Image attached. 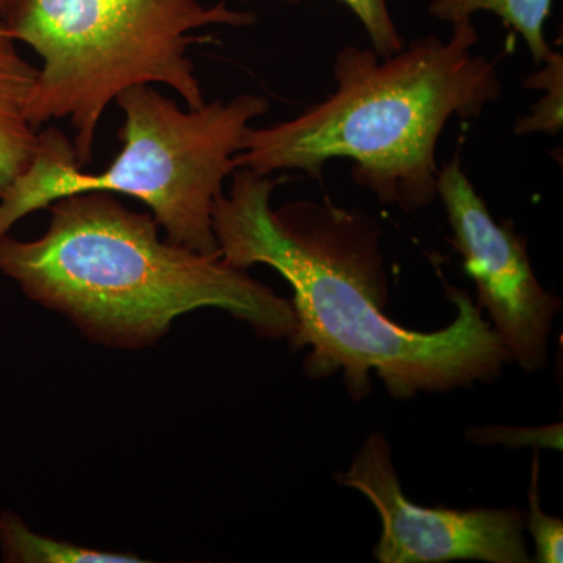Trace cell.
I'll use <instances>...</instances> for the list:
<instances>
[{"label": "cell", "instance_id": "30bf717a", "mask_svg": "<svg viewBox=\"0 0 563 563\" xmlns=\"http://www.w3.org/2000/svg\"><path fill=\"white\" fill-rule=\"evenodd\" d=\"M0 551L7 563H140L135 554L90 550L33 532L10 510L0 514Z\"/></svg>", "mask_w": 563, "mask_h": 563}, {"label": "cell", "instance_id": "5b68a950", "mask_svg": "<svg viewBox=\"0 0 563 563\" xmlns=\"http://www.w3.org/2000/svg\"><path fill=\"white\" fill-rule=\"evenodd\" d=\"M0 21L43 62L27 102L33 128L69 120L77 162L87 168L118 95L165 85L199 109L206 98L188 49L209 38L192 32L250 27L257 14L201 0H7Z\"/></svg>", "mask_w": 563, "mask_h": 563}, {"label": "cell", "instance_id": "4fadbf2b", "mask_svg": "<svg viewBox=\"0 0 563 563\" xmlns=\"http://www.w3.org/2000/svg\"><path fill=\"white\" fill-rule=\"evenodd\" d=\"M287 2H299V0H287ZM339 2L346 5L361 21L372 41L373 51L379 57H391L404 49L406 43L391 20L387 0H339Z\"/></svg>", "mask_w": 563, "mask_h": 563}, {"label": "cell", "instance_id": "ba28073f", "mask_svg": "<svg viewBox=\"0 0 563 563\" xmlns=\"http://www.w3.org/2000/svg\"><path fill=\"white\" fill-rule=\"evenodd\" d=\"M18 41L0 21V199L31 165L40 129L27 117L38 68L20 54Z\"/></svg>", "mask_w": 563, "mask_h": 563}, {"label": "cell", "instance_id": "7a4b0ae2", "mask_svg": "<svg viewBox=\"0 0 563 563\" xmlns=\"http://www.w3.org/2000/svg\"><path fill=\"white\" fill-rule=\"evenodd\" d=\"M47 231L24 242L0 236V273L47 309L69 318L88 339L110 346L157 342L180 314L224 310L265 339L296 332L290 299L229 265L162 240L150 213L91 191L52 202Z\"/></svg>", "mask_w": 563, "mask_h": 563}, {"label": "cell", "instance_id": "5bb4252c", "mask_svg": "<svg viewBox=\"0 0 563 563\" xmlns=\"http://www.w3.org/2000/svg\"><path fill=\"white\" fill-rule=\"evenodd\" d=\"M474 443L504 444V446H540L562 450V424L536 429L485 428L466 433Z\"/></svg>", "mask_w": 563, "mask_h": 563}, {"label": "cell", "instance_id": "277c9868", "mask_svg": "<svg viewBox=\"0 0 563 563\" xmlns=\"http://www.w3.org/2000/svg\"><path fill=\"white\" fill-rule=\"evenodd\" d=\"M114 102L124 113L122 147L101 173L79 165L65 133L40 129L31 165L0 199V236L57 199L103 191L143 202L169 242L202 254L220 252L211 210L236 169L233 158L244 133L268 113V99L239 95L184 110L151 85H136Z\"/></svg>", "mask_w": 563, "mask_h": 563}, {"label": "cell", "instance_id": "52a82bcc", "mask_svg": "<svg viewBox=\"0 0 563 563\" xmlns=\"http://www.w3.org/2000/svg\"><path fill=\"white\" fill-rule=\"evenodd\" d=\"M340 485L369 499L383 523L374 558L380 563L479 561L529 563L526 514L507 509H429L407 498L393 465L390 444L374 432L352 459Z\"/></svg>", "mask_w": 563, "mask_h": 563}, {"label": "cell", "instance_id": "3957f363", "mask_svg": "<svg viewBox=\"0 0 563 563\" xmlns=\"http://www.w3.org/2000/svg\"><path fill=\"white\" fill-rule=\"evenodd\" d=\"M477 43L465 20L448 41L424 36L387 58L344 47L333 60L336 90L291 120L247 129L235 168L321 180L325 163L350 158L352 179L377 201L426 209L437 199V144L448 121L476 120L501 98L498 66L474 55Z\"/></svg>", "mask_w": 563, "mask_h": 563}, {"label": "cell", "instance_id": "9a60e30c", "mask_svg": "<svg viewBox=\"0 0 563 563\" xmlns=\"http://www.w3.org/2000/svg\"><path fill=\"white\" fill-rule=\"evenodd\" d=\"M7 0H0V14H2L3 9H5Z\"/></svg>", "mask_w": 563, "mask_h": 563}, {"label": "cell", "instance_id": "6da1fadb", "mask_svg": "<svg viewBox=\"0 0 563 563\" xmlns=\"http://www.w3.org/2000/svg\"><path fill=\"white\" fill-rule=\"evenodd\" d=\"M273 179L236 168L228 195L211 210L214 239L229 265H266L291 285L292 351L310 346L303 369L313 379L343 373L355 401L383 379L391 398L490 384L510 362L501 340L468 292L444 284L457 314L440 331L404 329L385 314L388 277L383 229L369 214L324 201L273 210Z\"/></svg>", "mask_w": 563, "mask_h": 563}, {"label": "cell", "instance_id": "8fae6325", "mask_svg": "<svg viewBox=\"0 0 563 563\" xmlns=\"http://www.w3.org/2000/svg\"><path fill=\"white\" fill-rule=\"evenodd\" d=\"M544 68L526 77L525 87L542 88L544 96L533 106L531 114L521 118L515 124L517 135L544 132L558 135L562 132L563 117V57L559 52H551L543 63Z\"/></svg>", "mask_w": 563, "mask_h": 563}, {"label": "cell", "instance_id": "9c48e42d", "mask_svg": "<svg viewBox=\"0 0 563 563\" xmlns=\"http://www.w3.org/2000/svg\"><path fill=\"white\" fill-rule=\"evenodd\" d=\"M551 5L553 0H432L429 14L435 20L454 25L472 20L477 11H490L501 18L507 29L523 36L533 65L540 66L553 52L544 36Z\"/></svg>", "mask_w": 563, "mask_h": 563}, {"label": "cell", "instance_id": "8992f818", "mask_svg": "<svg viewBox=\"0 0 563 563\" xmlns=\"http://www.w3.org/2000/svg\"><path fill=\"white\" fill-rule=\"evenodd\" d=\"M437 198L453 231L450 242L476 284L479 307L487 310L510 362L526 373L540 372L547 366L548 343L562 301L537 279L528 242L515 232L512 221L492 217L463 172L461 152L440 168Z\"/></svg>", "mask_w": 563, "mask_h": 563}, {"label": "cell", "instance_id": "7c38bea8", "mask_svg": "<svg viewBox=\"0 0 563 563\" xmlns=\"http://www.w3.org/2000/svg\"><path fill=\"white\" fill-rule=\"evenodd\" d=\"M539 453L532 463L531 485H529V515H526V528L532 533L536 543V562L561 563L563 548V521L561 518L544 514L539 496Z\"/></svg>", "mask_w": 563, "mask_h": 563}]
</instances>
